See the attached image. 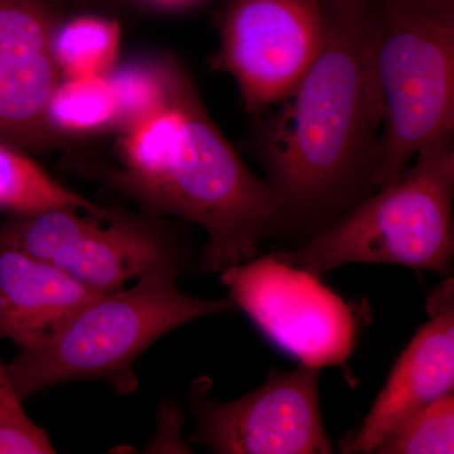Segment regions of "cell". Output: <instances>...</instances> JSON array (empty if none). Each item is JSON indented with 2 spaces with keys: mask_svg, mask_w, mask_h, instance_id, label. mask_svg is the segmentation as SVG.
Here are the masks:
<instances>
[{
  "mask_svg": "<svg viewBox=\"0 0 454 454\" xmlns=\"http://www.w3.org/2000/svg\"><path fill=\"white\" fill-rule=\"evenodd\" d=\"M452 138L426 146L397 181L364 197L297 249L271 254L318 277L354 262L452 276Z\"/></svg>",
  "mask_w": 454,
  "mask_h": 454,
  "instance_id": "4",
  "label": "cell"
},
{
  "mask_svg": "<svg viewBox=\"0 0 454 454\" xmlns=\"http://www.w3.org/2000/svg\"><path fill=\"white\" fill-rule=\"evenodd\" d=\"M454 391L400 423L375 448L376 454H452Z\"/></svg>",
  "mask_w": 454,
  "mask_h": 454,
  "instance_id": "16",
  "label": "cell"
},
{
  "mask_svg": "<svg viewBox=\"0 0 454 454\" xmlns=\"http://www.w3.org/2000/svg\"><path fill=\"white\" fill-rule=\"evenodd\" d=\"M65 20V0H0V139L25 151L61 143L49 110L64 80L53 41Z\"/></svg>",
  "mask_w": 454,
  "mask_h": 454,
  "instance_id": "10",
  "label": "cell"
},
{
  "mask_svg": "<svg viewBox=\"0 0 454 454\" xmlns=\"http://www.w3.org/2000/svg\"><path fill=\"white\" fill-rule=\"evenodd\" d=\"M49 115L61 136L118 122V104L106 74L62 80L51 100Z\"/></svg>",
  "mask_w": 454,
  "mask_h": 454,
  "instance_id": "15",
  "label": "cell"
},
{
  "mask_svg": "<svg viewBox=\"0 0 454 454\" xmlns=\"http://www.w3.org/2000/svg\"><path fill=\"white\" fill-rule=\"evenodd\" d=\"M121 28L106 18L65 20L57 29L53 53L65 79L104 76L116 55Z\"/></svg>",
  "mask_w": 454,
  "mask_h": 454,
  "instance_id": "14",
  "label": "cell"
},
{
  "mask_svg": "<svg viewBox=\"0 0 454 454\" xmlns=\"http://www.w3.org/2000/svg\"><path fill=\"white\" fill-rule=\"evenodd\" d=\"M100 294L44 260L0 245V337L18 348L38 345Z\"/></svg>",
  "mask_w": 454,
  "mask_h": 454,
  "instance_id": "12",
  "label": "cell"
},
{
  "mask_svg": "<svg viewBox=\"0 0 454 454\" xmlns=\"http://www.w3.org/2000/svg\"><path fill=\"white\" fill-rule=\"evenodd\" d=\"M325 5L324 46L258 136L278 227L315 232L375 188L384 121L365 0Z\"/></svg>",
  "mask_w": 454,
  "mask_h": 454,
  "instance_id": "1",
  "label": "cell"
},
{
  "mask_svg": "<svg viewBox=\"0 0 454 454\" xmlns=\"http://www.w3.org/2000/svg\"><path fill=\"white\" fill-rule=\"evenodd\" d=\"M7 364L0 358V454H50L55 447L23 409Z\"/></svg>",
  "mask_w": 454,
  "mask_h": 454,
  "instance_id": "17",
  "label": "cell"
},
{
  "mask_svg": "<svg viewBox=\"0 0 454 454\" xmlns=\"http://www.w3.org/2000/svg\"><path fill=\"white\" fill-rule=\"evenodd\" d=\"M177 274L157 271L131 288L103 293L74 312L56 333L20 348L7 364L23 400L56 385L98 379L121 393L134 390L133 364L152 343L196 319L234 312L227 295L203 300L181 291Z\"/></svg>",
  "mask_w": 454,
  "mask_h": 454,
  "instance_id": "3",
  "label": "cell"
},
{
  "mask_svg": "<svg viewBox=\"0 0 454 454\" xmlns=\"http://www.w3.org/2000/svg\"><path fill=\"white\" fill-rule=\"evenodd\" d=\"M160 426H158L157 435L148 447V452H191L188 450V444L181 438V428L184 418L176 404L163 402L160 408Z\"/></svg>",
  "mask_w": 454,
  "mask_h": 454,
  "instance_id": "19",
  "label": "cell"
},
{
  "mask_svg": "<svg viewBox=\"0 0 454 454\" xmlns=\"http://www.w3.org/2000/svg\"><path fill=\"white\" fill-rule=\"evenodd\" d=\"M429 319L397 358L365 419L340 441L343 453H373L411 415L454 391V280L427 300Z\"/></svg>",
  "mask_w": 454,
  "mask_h": 454,
  "instance_id": "11",
  "label": "cell"
},
{
  "mask_svg": "<svg viewBox=\"0 0 454 454\" xmlns=\"http://www.w3.org/2000/svg\"><path fill=\"white\" fill-rule=\"evenodd\" d=\"M160 65L162 106L125 128L121 166H73L149 216L170 215L202 227L201 269L220 273L259 255L260 241L278 229V202L212 121L186 67L170 56Z\"/></svg>",
  "mask_w": 454,
  "mask_h": 454,
  "instance_id": "2",
  "label": "cell"
},
{
  "mask_svg": "<svg viewBox=\"0 0 454 454\" xmlns=\"http://www.w3.org/2000/svg\"><path fill=\"white\" fill-rule=\"evenodd\" d=\"M59 207L91 215L110 210L57 181L25 149L0 139V208L29 214Z\"/></svg>",
  "mask_w": 454,
  "mask_h": 454,
  "instance_id": "13",
  "label": "cell"
},
{
  "mask_svg": "<svg viewBox=\"0 0 454 454\" xmlns=\"http://www.w3.org/2000/svg\"><path fill=\"white\" fill-rule=\"evenodd\" d=\"M322 277L273 254L220 271V280L271 343L303 365L343 366L356 348L367 309L325 286Z\"/></svg>",
  "mask_w": 454,
  "mask_h": 454,
  "instance_id": "7",
  "label": "cell"
},
{
  "mask_svg": "<svg viewBox=\"0 0 454 454\" xmlns=\"http://www.w3.org/2000/svg\"><path fill=\"white\" fill-rule=\"evenodd\" d=\"M0 245L55 265L92 291L109 293L157 271L181 276L186 250L158 217L110 208L83 215L71 207L13 214Z\"/></svg>",
  "mask_w": 454,
  "mask_h": 454,
  "instance_id": "6",
  "label": "cell"
},
{
  "mask_svg": "<svg viewBox=\"0 0 454 454\" xmlns=\"http://www.w3.org/2000/svg\"><path fill=\"white\" fill-rule=\"evenodd\" d=\"M67 4H82V5H106L114 4V3L121 2V0H65Z\"/></svg>",
  "mask_w": 454,
  "mask_h": 454,
  "instance_id": "20",
  "label": "cell"
},
{
  "mask_svg": "<svg viewBox=\"0 0 454 454\" xmlns=\"http://www.w3.org/2000/svg\"><path fill=\"white\" fill-rule=\"evenodd\" d=\"M319 372L300 364L270 369L258 389L230 402L210 395L208 378L191 387L188 405L197 427L190 444L217 454H330L319 405Z\"/></svg>",
  "mask_w": 454,
  "mask_h": 454,
  "instance_id": "8",
  "label": "cell"
},
{
  "mask_svg": "<svg viewBox=\"0 0 454 454\" xmlns=\"http://www.w3.org/2000/svg\"><path fill=\"white\" fill-rule=\"evenodd\" d=\"M155 4L167 5V7H173V5L186 4V3L192 2V0H152Z\"/></svg>",
  "mask_w": 454,
  "mask_h": 454,
  "instance_id": "21",
  "label": "cell"
},
{
  "mask_svg": "<svg viewBox=\"0 0 454 454\" xmlns=\"http://www.w3.org/2000/svg\"><path fill=\"white\" fill-rule=\"evenodd\" d=\"M106 77L118 104V124L130 127L162 106L164 82L160 64L121 68Z\"/></svg>",
  "mask_w": 454,
  "mask_h": 454,
  "instance_id": "18",
  "label": "cell"
},
{
  "mask_svg": "<svg viewBox=\"0 0 454 454\" xmlns=\"http://www.w3.org/2000/svg\"><path fill=\"white\" fill-rule=\"evenodd\" d=\"M384 121L373 184H394L422 149L453 136L454 0H365Z\"/></svg>",
  "mask_w": 454,
  "mask_h": 454,
  "instance_id": "5",
  "label": "cell"
},
{
  "mask_svg": "<svg viewBox=\"0 0 454 454\" xmlns=\"http://www.w3.org/2000/svg\"><path fill=\"white\" fill-rule=\"evenodd\" d=\"M327 28L325 0H231L212 64L234 77L245 107L259 113L291 94Z\"/></svg>",
  "mask_w": 454,
  "mask_h": 454,
  "instance_id": "9",
  "label": "cell"
}]
</instances>
